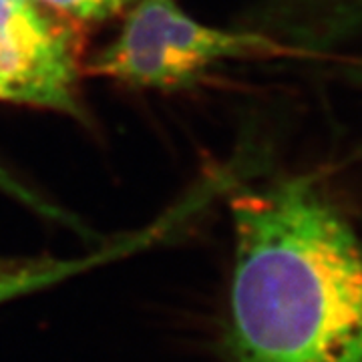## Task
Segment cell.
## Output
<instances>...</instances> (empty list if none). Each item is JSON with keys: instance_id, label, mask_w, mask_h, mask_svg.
Listing matches in <instances>:
<instances>
[{"instance_id": "obj_2", "label": "cell", "mask_w": 362, "mask_h": 362, "mask_svg": "<svg viewBox=\"0 0 362 362\" xmlns=\"http://www.w3.org/2000/svg\"><path fill=\"white\" fill-rule=\"evenodd\" d=\"M119 18L115 37L85 57V78L180 93L230 63L284 57L276 42L256 30L207 25L180 0H133Z\"/></svg>"}, {"instance_id": "obj_4", "label": "cell", "mask_w": 362, "mask_h": 362, "mask_svg": "<svg viewBox=\"0 0 362 362\" xmlns=\"http://www.w3.org/2000/svg\"><path fill=\"white\" fill-rule=\"evenodd\" d=\"M235 25L274 40L286 57H322L362 37V0H259Z\"/></svg>"}, {"instance_id": "obj_1", "label": "cell", "mask_w": 362, "mask_h": 362, "mask_svg": "<svg viewBox=\"0 0 362 362\" xmlns=\"http://www.w3.org/2000/svg\"><path fill=\"white\" fill-rule=\"evenodd\" d=\"M233 230L232 362H362V240L308 175L240 181Z\"/></svg>"}, {"instance_id": "obj_3", "label": "cell", "mask_w": 362, "mask_h": 362, "mask_svg": "<svg viewBox=\"0 0 362 362\" xmlns=\"http://www.w3.org/2000/svg\"><path fill=\"white\" fill-rule=\"evenodd\" d=\"M78 26L39 0H0V103L85 123Z\"/></svg>"}, {"instance_id": "obj_5", "label": "cell", "mask_w": 362, "mask_h": 362, "mask_svg": "<svg viewBox=\"0 0 362 362\" xmlns=\"http://www.w3.org/2000/svg\"><path fill=\"white\" fill-rule=\"evenodd\" d=\"M75 26L103 25L127 11L133 0H39Z\"/></svg>"}, {"instance_id": "obj_6", "label": "cell", "mask_w": 362, "mask_h": 362, "mask_svg": "<svg viewBox=\"0 0 362 362\" xmlns=\"http://www.w3.org/2000/svg\"><path fill=\"white\" fill-rule=\"evenodd\" d=\"M0 185H2V187H11V189H16V192H18V195H21V197H23V199H25L26 197V194L25 192H21V189H18V187H14V185H11V181L6 180V177H0Z\"/></svg>"}]
</instances>
